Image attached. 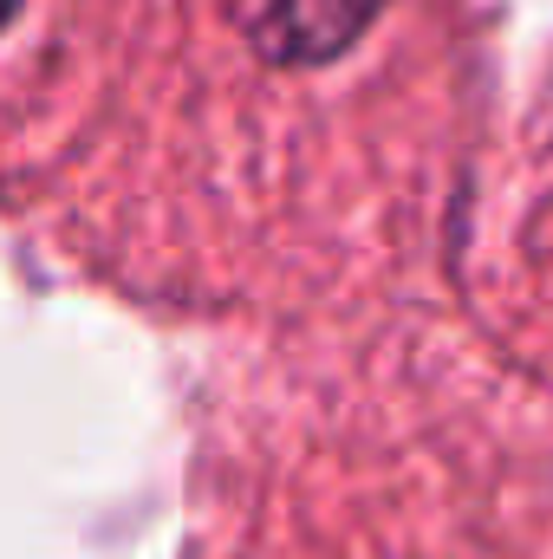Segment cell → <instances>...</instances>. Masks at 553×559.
Here are the masks:
<instances>
[{
	"label": "cell",
	"instance_id": "7a4b0ae2",
	"mask_svg": "<svg viewBox=\"0 0 553 559\" xmlns=\"http://www.w3.org/2000/svg\"><path fill=\"white\" fill-rule=\"evenodd\" d=\"M13 13H20V0H0V33L13 26Z\"/></svg>",
	"mask_w": 553,
	"mask_h": 559
},
{
	"label": "cell",
	"instance_id": "6da1fadb",
	"mask_svg": "<svg viewBox=\"0 0 553 559\" xmlns=\"http://www.w3.org/2000/svg\"><path fill=\"white\" fill-rule=\"evenodd\" d=\"M385 0H228L235 26L280 66H313L345 52Z\"/></svg>",
	"mask_w": 553,
	"mask_h": 559
}]
</instances>
